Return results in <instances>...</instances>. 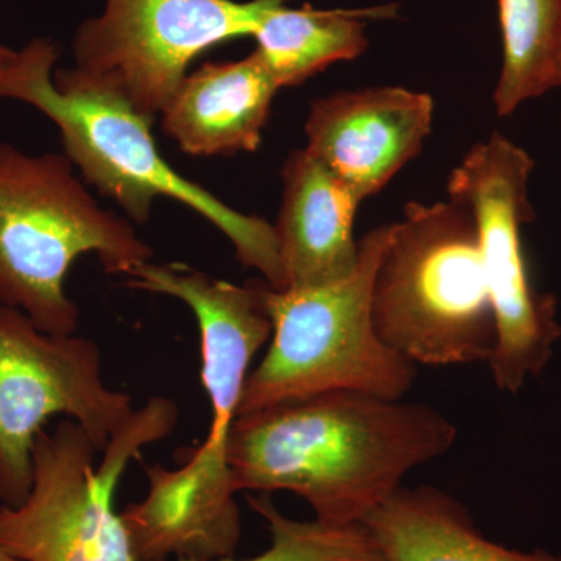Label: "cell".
Listing matches in <instances>:
<instances>
[{
    "label": "cell",
    "instance_id": "obj_1",
    "mask_svg": "<svg viewBox=\"0 0 561 561\" xmlns=\"http://www.w3.org/2000/svg\"><path fill=\"white\" fill-rule=\"evenodd\" d=\"M437 409L335 390L236 419L228 467L236 491H290L332 526H364L405 476L453 448Z\"/></svg>",
    "mask_w": 561,
    "mask_h": 561
},
{
    "label": "cell",
    "instance_id": "obj_2",
    "mask_svg": "<svg viewBox=\"0 0 561 561\" xmlns=\"http://www.w3.org/2000/svg\"><path fill=\"white\" fill-rule=\"evenodd\" d=\"M57 60L58 46L47 38H33L13 50L0 73V99L27 103L54 122L81 179L116 203L128 219L146 225L157 198L180 202L230 239L243 267L254 268L272 289L283 290L273 225L230 208L173 171L154 144L153 119L113 95L54 79Z\"/></svg>",
    "mask_w": 561,
    "mask_h": 561
},
{
    "label": "cell",
    "instance_id": "obj_3",
    "mask_svg": "<svg viewBox=\"0 0 561 561\" xmlns=\"http://www.w3.org/2000/svg\"><path fill=\"white\" fill-rule=\"evenodd\" d=\"M191 311L201 331L209 432L180 468L146 467L147 496L122 512L139 561L227 559L241 540L228 440L251 362L271 339L272 323L239 291H206L192 302Z\"/></svg>",
    "mask_w": 561,
    "mask_h": 561
},
{
    "label": "cell",
    "instance_id": "obj_4",
    "mask_svg": "<svg viewBox=\"0 0 561 561\" xmlns=\"http://www.w3.org/2000/svg\"><path fill=\"white\" fill-rule=\"evenodd\" d=\"M83 254L110 275H130L153 250L130 221L102 208L66 154L0 144V302L49 334L79 330L66 276Z\"/></svg>",
    "mask_w": 561,
    "mask_h": 561
},
{
    "label": "cell",
    "instance_id": "obj_5",
    "mask_svg": "<svg viewBox=\"0 0 561 561\" xmlns=\"http://www.w3.org/2000/svg\"><path fill=\"white\" fill-rule=\"evenodd\" d=\"M371 319L379 339L412 364H490L496 319L465 203L405 206L373 279Z\"/></svg>",
    "mask_w": 561,
    "mask_h": 561
},
{
    "label": "cell",
    "instance_id": "obj_6",
    "mask_svg": "<svg viewBox=\"0 0 561 561\" xmlns=\"http://www.w3.org/2000/svg\"><path fill=\"white\" fill-rule=\"evenodd\" d=\"M393 231L368 232L356 271L335 283L275 290L261 280L272 342L247 378L239 415L327 391L401 400L412 389L416 365L379 339L371 319L373 279Z\"/></svg>",
    "mask_w": 561,
    "mask_h": 561
},
{
    "label": "cell",
    "instance_id": "obj_7",
    "mask_svg": "<svg viewBox=\"0 0 561 561\" xmlns=\"http://www.w3.org/2000/svg\"><path fill=\"white\" fill-rule=\"evenodd\" d=\"M176 423L175 402L153 398L111 438L98 468V448L77 421L41 431L31 493L16 507L0 505V549L16 561H139L114 508L117 483L140 449Z\"/></svg>",
    "mask_w": 561,
    "mask_h": 561
},
{
    "label": "cell",
    "instance_id": "obj_8",
    "mask_svg": "<svg viewBox=\"0 0 561 561\" xmlns=\"http://www.w3.org/2000/svg\"><path fill=\"white\" fill-rule=\"evenodd\" d=\"M287 0H106L77 28L73 66L54 79L113 95L154 119L195 58L227 41L254 36Z\"/></svg>",
    "mask_w": 561,
    "mask_h": 561
},
{
    "label": "cell",
    "instance_id": "obj_9",
    "mask_svg": "<svg viewBox=\"0 0 561 561\" xmlns=\"http://www.w3.org/2000/svg\"><path fill=\"white\" fill-rule=\"evenodd\" d=\"M535 160L494 133L476 144L449 175L454 201L471 209L478 225L483 271L496 319V350L490 360L497 389L518 393L551 360L560 341L557 301L531 286L522 228L535 220L529 180Z\"/></svg>",
    "mask_w": 561,
    "mask_h": 561
},
{
    "label": "cell",
    "instance_id": "obj_10",
    "mask_svg": "<svg viewBox=\"0 0 561 561\" xmlns=\"http://www.w3.org/2000/svg\"><path fill=\"white\" fill-rule=\"evenodd\" d=\"M135 411L130 394L106 386L98 343L41 331L0 302V505L31 493L33 446L51 416L77 421L103 453Z\"/></svg>",
    "mask_w": 561,
    "mask_h": 561
},
{
    "label": "cell",
    "instance_id": "obj_11",
    "mask_svg": "<svg viewBox=\"0 0 561 561\" xmlns=\"http://www.w3.org/2000/svg\"><path fill=\"white\" fill-rule=\"evenodd\" d=\"M434 102L404 88L337 92L311 105L306 150L360 201L386 186L420 153Z\"/></svg>",
    "mask_w": 561,
    "mask_h": 561
},
{
    "label": "cell",
    "instance_id": "obj_12",
    "mask_svg": "<svg viewBox=\"0 0 561 561\" xmlns=\"http://www.w3.org/2000/svg\"><path fill=\"white\" fill-rule=\"evenodd\" d=\"M280 176L283 202L273 228L284 289L324 286L350 276L359 264L353 227L360 197L306 149L291 151Z\"/></svg>",
    "mask_w": 561,
    "mask_h": 561
},
{
    "label": "cell",
    "instance_id": "obj_13",
    "mask_svg": "<svg viewBox=\"0 0 561 561\" xmlns=\"http://www.w3.org/2000/svg\"><path fill=\"white\" fill-rule=\"evenodd\" d=\"M278 83L256 50L187 73L161 111L162 130L192 157H228L262 142Z\"/></svg>",
    "mask_w": 561,
    "mask_h": 561
},
{
    "label": "cell",
    "instance_id": "obj_14",
    "mask_svg": "<svg viewBox=\"0 0 561 561\" xmlns=\"http://www.w3.org/2000/svg\"><path fill=\"white\" fill-rule=\"evenodd\" d=\"M381 561H561L491 541L459 501L435 486H401L364 523Z\"/></svg>",
    "mask_w": 561,
    "mask_h": 561
},
{
    "label": "cell",
    "instance_id": "obj_15",
    "mask_svg": "<svg viewBox=\"0 0 561 561\" xmlns=\"http://www.w3.org/2000/svg\"><path fill=\"white\" fill-rule=\"evenodd\" d=\"M286 3L268 10L253 36L279 90L298 87L334 62L359 57L368 47V22L397 18L398 9H291Z\"/></svg>",
    "mask_w": 561,
    "mask_h": 561
},
{
    "label": "cell",
    "instance_id": "obj_16",
    "mask_svg": "<svg viewBox=\"0 0 561 561\" xmlns=\"http://www.w3.org/2000/svg\"><path fill=\"white\" fill-rule=\"evenodd\" d=\"M502 68L494 105L500 116L561 87V0H497Z\"/></svg>",
    "mask_w": 561,
    "mask_h": 561
},
{
    "label": "cell",
    "instance_id": "obj_17",
    "mask_svg": "<svg viewBox=\"0 0 561 561\" xmlns=\"http://www.w3.org/2000/svg\"><path fill=\"white\" fill-rule=\"evenodd\" d=\"M251 511L264 519L271 546L250 559L175 561H381L364 526H332L312 519L298 522L279 512L265 493L250 496Z\"/></svg>",
    "mask_w": 561,
    "mask_h": 561
},
{
    "label": "cell",
    "instance_id": "obj_18",
    "mask_svg": "<svg viewBox=\"0 0 561 561\" xmlns=\"http://www.w3.org/2000/svg\"><path fill=\"white\" fill-rule=\"evenodd\" d=\"M11 54H13V50L9 49V47H7V49L0 50V73H2L3 68H5L7 61H9Z\"/></svg>",
    "mask_w": 561,
    "mask_h": 561
},
{
    "label": "cell",
    "instance_id": "obj_19",
    "mask_svg": "<svg viewBox=\"0 0 561 561\" xmlns=\"http://www.w3.org/2000/svg\"><path fill=\"white\" fill-rule=\"evenodd\" d=\"M0 561H16L14 559H11V557L7 556L5 552L0 549Z\"/></svg>",
    "mask_w": 561,
    "mask_h": 561
},
{
    "label": "cell",
    "instance_id": "obj_20",
    "mask_svg": "<svg viewBox=\"0 0 561 561\" xmlns=\"http://www.w3.org/2000/svg\"><path fill=\"white\" fill-rule=\"evenodd\" d=\"M3 49H7V47L2 46V44H0V50H3Z\"/></svg>",
    "mask_w": 561,
    "mask_h": 561
},
{
    "label": "cell",
    "instance_id": "obj_21",
    "mask_svg": "<svg viewBox=\"0 0 561 561\" xmlns=\"http://www.w3.org/2000/svg\"><path fill=\"white\" fill-rule=\"evenodd\" d=\"M561 88V87H560Z\"/></svg>",
    "mask_w": 561,
    "mask_h": 561
}]
</instances>
